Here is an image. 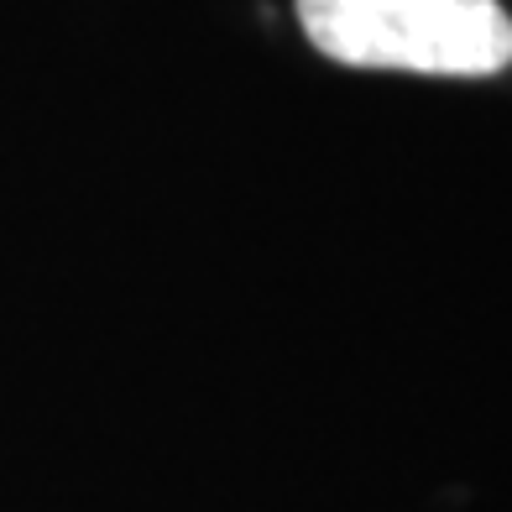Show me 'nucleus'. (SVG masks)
<instances>
[{"label":"nucleus","mask_w":512,"mask_h":512,"mask_svg":"<svg viewBox=\"0 0 512 512\" xmlns=\"http://www.w3.org/2000/svg\"><path fill=\"white\" fill-rule=\"evenodd\" d=\"M304 37L345 68L497 79L512 68V16L497 0H298Z\"/></svg>","instance_id":"nucleus-1"}]
</instances>
